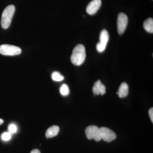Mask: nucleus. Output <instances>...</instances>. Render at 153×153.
Returning <instances> with one entry per match:
<instances>
[{
  "mask_svg": "<svg viewBox=\"0 0 153 153\" xmlns=\"http://www.w3.org/2000/svg\"><path fill=\"white\" fill-rule=\"evenodd\" d=\"M85 132L86 136L88 140L94 139L97 142L101 140L100 129L97 126H88Z\"/></svg>",
  "mask_w": 153,
  "mask_h": 153,
  "instance_id": "obj_4",
  "label": "nucleus"
},
{
  "mask_svg": "<svg viewBox=\"0 0 153 153\" xmlns=\"http://www.w3.org/2000/svg\"><path fill=\"white\" fill-rule=\"evenodd\" d=\"M117 94L120 98H124L127 96L128 94V85L126 82H123L120 86Z\"/></svg>",
  "mask_w": 153,
  "mask_h": 153,
  "instance_id": "obj_10",
  "label": "nucleus"
},
{
  "mask_svg": "<svg viewBox=\"0 0 153 153\" xmlns=\"http://www.w3.org/2000/svg\"><path fill=\"white\" fill-rule=\"evenodd\" d=\"M106 88L100 80H97L94 83L93 87V92L95 95L101 94L102 95L105 93Z\"/></svg>",
  "mask_w": 153,
  "mask_h": 153,
  "instance_id": "obj_9",
  "label": "nucleus"
},
{
  "mask_svg": "<svg viewBox=\"0 0 153 153\" xmlns=\"http://www.w3.org/2000/svg\"><path fill=\"white\" fill-rule=\"evenodd\" d=\"M52 78L54 81L60 82L64 79V77L57 71H54L52 74Z\"/></svg>",
  "mask_w": 153,
  "mask_h": 153,
  "instance_id": "obj_13",
  "label": "nucleus"
},
{
  "mask_svg": "<svg viewBox=\"0 0 153 153\" xmlns=\"http://www.w3.org/2000/svg\"><path fill=\"white\" fill-rule=\"evenodd\" d=\"M15 12V7L10 5L6 7L3 11L1 19V25L4 29H7L10 25Z\"/></svg>",
  "mask_w": 153,
  "mask_h": 153,
  "instance_id": "obj_2",
  "label": "nucleus"
},
{
  "mask_svg": "<svg viewBox=\"0 0 153 153\" xmlns=\"http://www.w3.org/2000/svg\"><path fill=\"white\" fill-rule=\"evenodd\" d=\"M101 140L107 142H111L116 138V134L114 132L106 127H101L100 128Z\"/></svg>",
  "mask_w": 153,
  "mask_h": 153,
  "instance_id": "obj_7",
  "label": "nucleus"
},
{
  "mask_svg": "<svg viewBox=\"0 0 153 153\" xmlns=\"http://www.w3.org/2000/svg\"><path fill=\"white\" fill-rule=\"evenodd\" d=\"M143 27L145 30L150 33H153V19L152 18H149L144 22Z\"/></svg>",
  "mask_w": 153,
  "mask_h": 153,
  "instance_id": "obj_12",
  "label": "nucleus"
},
{
  "mask_svg": "<svg viewBox=\"0 0 153 153\" xmlns=\"http://www.w3.org/2000/svg\"><path fill=\"white\" fill-rule=\"evenodd\" d=\"M128 23V18L126 14L123 13L119 14L117 18V30L119 34H123L125 31Z\"/></svg>",
  "mask_w": 153,
  "mask_h": 153,
  "instance_id": "obj_6",
  "label": "nucleus"
},
{
  "mask_svg": "<svg viewBox=\"0 0 153 153\" xmlns=\"http://www.w3.org/2000/svg\"><path fill=\"white\" fill-rule=\"evenodd\" d=\"M109 36L106 30H102L100 36V41L97 44V50L99 52H104L109 40Z\"/></svg>",
  "mask_w": 153,
  "mask_h": 153,
  "instance_id": "obj_5",
  "label": "nucleus"
},
{
  "mask_svg": "<svg viewBox=\"0 0 153 153\" xmlns=\"http://www.w3.org/2000/svg\"><path fill=\"white\" fill-rule=\"evenodd\" d=\"M101 0H92L86 7V12L90 15L95 14L101 6Z\"/></svg>",
  "mask_w": 153,
  "mask_h": 153,
  "instance_id": "obj_8",
  "label": "nucleus"
},
{
  "mask_svg": "<svg viewBox=\"0 0 153 153\" xmlns=\"http://www.w3.org/2000/svg\"><path fill=\"white\" fill-rule=\"evenodd\" d=\"M60 94L63 96H68L69 94V89L68 85L66 84H63L61 85L60 88Z\"/></svg>",
  "mask_w": 153,
  "mask_h": 153,
  "instance_id": "obj_14",
  "label": "nucleus"
},
{
  "mask_svg": "<svg viewBox=\"0 0 153 153\" xmlns=\"http://www.w3.org/2000/svg\"><path fill=\"white\" fill-rule=\"evenodd\" d=\"M86 57L85 47L82 44H78L74 47L71 55V63L74 65L79 66L85 61Z\"/></svg>",
  "mask_w": 153,
  "mask_h": 153,
  "instance_id": "obj_1",
  "label": "nucleus"
},
{
  "mask_svg": "<svg viewBox=\"0 0 153 153\" xmlns=\"http://www.w3.org/2000/svg\"><path fill=\"white\" fill-rule=\"evenodd\" d=\"M17 131V126L14 123H11L8 126V131L11 134L16 133Z\"/></svg>",
  "mask_w": 153,
  "mask_h": 153,
  "instance_id": "obj_16",
  "label": "nucleus"
},
{
  "mask_svg": "<svg viewBox=\"0 0 153 153\" xmlns=\"http://www.w3.org/2000/svg\"><path fill=\"white\" fill-rule=\"evenodd\" d=\"M3 123H4V120L1 119L0 118V125L2 124Z\"/></svg>",
  "mask_w": 153,
  "mask_h": 153,
  "instance_id": "obj_19",
  "label": "nucleus"
},
{
  "mask_svg": "<svg viewBox=\"0 0 153 153\" xmlns=\"http://www.w3.org/2000/svg\"><path fill=\"white\" fill-rule=\"evenodd\" d=\"M30 153H41V152H40V151L39 150L36 149H34L33 151H31Z\"/></svg>",
  "mask_w": 153,
  "mask_h": 153,
  "instance_id": "obj_18",
  "label": "nucleus"
},
{
  "mask_svg": "<svg viewBox=\"0 0 153 153\" xmlns=\"http://www.w3.org/2000/svg\"><path fill=\"white\" fill-rule=\"evenodd\" d=\"M12 137V134L8 132H5L3 133L1 135V138L3 140L5 141H7L10 140Z\"/></svg>",
  "mask_w": 153,
  "mask_h": 153,
  "instance_id": "obj_15",
  "label": "nucleus"
},
{
  "mask_svg": "<svg viewBox=\"0 0 153 153\" xmlns=\"http://www.w3.org/2000/svg\"><path fill=\"white\" fill-rule=\"evenodd\" d=\"M60 131V128L57 126H53L47 130L46 132V136L47 138H51L56 136Z\"/></svg>",
  "mask_w": 153,
  "mask_h": 153,
  "instance_id": "obj_11",
  "label": "nucleus"
},
{
  "mask_svg": "<svg viewBox=\"0 0 153 153\" xmlns=\"http://www.w3.org/2000/svg\"><path fill=\"white\" fill-rule=\"evenodd\" d=\"M149 115L152 121L153 122V108H152L149 110Z\"/></svg>",
  "mask_w": 153,
  "mask_h": 153,
  "instance_id": "obj_17",
  "label": "nucleus"
},
{
  "mask_svg": "<svg viewBox=\"0 0 153 153\" xmlns=\"http://www.w3.org/2000/svg\"><path fill=\"white\" fill-rule=\"evenodd\" d=\"M22 49L19 47L9 44H3L0 46V54L6 56H14L19 55Z\"/></svg>",
  "mask_w": 153,
  "mask_h": 153,
  "instance_id": "obj_3",
  "label": "nucleus"
}]
</instances>
